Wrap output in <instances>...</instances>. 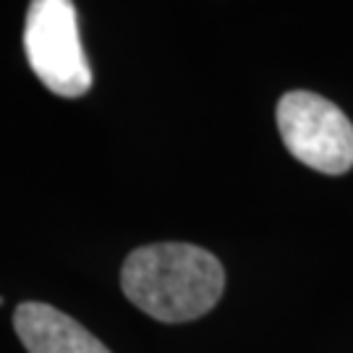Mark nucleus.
<instances>
[{"label":"nucleus","instance_id":"1","mask_svg":"<svg viewBox=\"0 0 353 353\" xmlns=\"http://www.w3.org/2000/svg\"><path fill=\"white\" fill-rule=\"evenodd\" d=\"M126 299L160 322L204 316L225 288L223 265L191 243H152L128 254L121 270Z\"/></svg>","mask_w":353,"mask_h":353},{"label":"nucleus","instance_id":"2","mask_svg":"<svg viewBox=\"0 0 353 353\" xmlns=\"http://www.w3.org/2000/svg\"><path fill=\"white\" fill-rule=\"evenodd\" d=\"M24 50L32 71L61 97H81L92 87L87 52L79 37L74 0H32L24 24Z\"/></svg>","mask_w":353,"mask_h":353},{"label":"nucleus","instance_id":"3","mask_svg":"<svg viewBox=\"0 0 353 353\" xmlns=\"http://www.w3.org/2000/svg\"><path fill=\"white\" fill-rule=\"evenodd\" d=\"M278 128L299 163L327 176L353 168V126L338 105L314 92H288L278 102Z\"/></svg>","mask_w":353,"mask_h":353},{"label":"nucleus","instance_id":"4","mask_svg":"<svg viewBox=\"0 0 353 353\" xmlns=\"http://www.w3.org/2000/svg\"><path fill=\"white\" fill-rule=\"evenodd\" d=\"M13 327L29 353H110L89 330L48 303H21Z\"/></svg>","mask_w":353,"mask_h":353}]
</instances>
